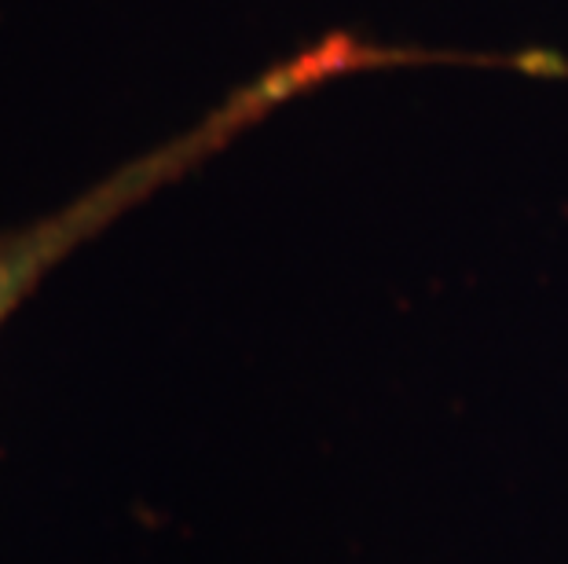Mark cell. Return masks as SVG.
Wrapping results in <instances>:
<instances>
[{"mask_svg": "<svg viewBox=\"0 0 568 564\" xmlns=\"http://www.w3.org/2000/svg\"><path fill=\"white\" fill-rule=\"evenodd\" d=\"M426 63H437L433 48L378 44L353 38L348 30H334L316 44L264 66L257 78L243 81L213 111H205L195 125L180 129L176 136L154 143L151 151L92 180L67 202L38 213V217L0 227V334L8 330V322L41 290L59 264H67L81 246L100 238L125 213L216 158L227 143L246 136L268 114L342 78Z\"/></svg>", "mask_w": 568, "mask_h": 564, "instance_id": "6da1fadb", "label": "cell"}]
</instances>
